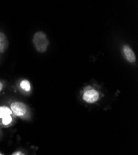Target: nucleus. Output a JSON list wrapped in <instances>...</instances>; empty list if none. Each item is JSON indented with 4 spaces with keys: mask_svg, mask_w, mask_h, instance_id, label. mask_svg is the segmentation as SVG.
Listing matches in <instances>:
<instances>
[{
    "mask_svg": "<svg viewBox=\"0 0 138 155\" xmlns=\"http://www.w3.org/2000/svg\"><path fill=\"white\" fill-rule=\"evenodd\" d=\"M32 42L35 49L40 53L45 52L49 45L47 36L42 31L37 32L34 34Z\"/></svg>",
    "mask_w": 138,
    "mask_h": 155,
    "instance_id": "f257e3e1",
    "label": "nucleus"
},
{
    "mask_svg": "<svg viewBox=\"0 0 138 155\" xmlns=\"http://www.w3.org/2000/svg\"><path fill=\"white\" fill-rule=\"evenodd\" d=\"M12 111L17 116H23L27 112V107L24 103L21 102H14L11 105Z\"/></svg>",
    "mask_w": 138,
    "mask_h": 155,
    "instance_id": "f03ea898",
    "label": "nucleus"
},
{
    "mask_svg": "<svg viewBox=\"0 0 138 155\" xmlns=\"http://www.w3.org/2000/svg\"><path fill=\"white\" fill-rule=\"evenodd\" d=\"M99 98V94L95 89L86 91L83 95V99L88 103H94Z\"/></svg>",
    "mask_w": 138,
    "mask_h": 155,
    "instance_id": "7ed1b4c3",
    "label": "nucleus"
},
{
    "mask_svg": "<svg viewBox=\"0 0 138 155\" xmlns=\"http://www.w3.org/2000/svg\"><path fill=\"white\" fill-rule=\"evenodd\" d=\"M123 52L127 60L131 63H134L136 61V55L133 50L128 45L123 47Z\"/></svg>",
    "mask_w": 138,
    "mask_h": 155,
    "instance_id": "20e7f679",
    "label": "nucleus"
},
{
    "mask_svg": "<svg viewBox=\"0 0 138 155\" xmlns=\"http://www.w3.org/2000/svg\"><path fill=\"white\" fill-rule=\"evenodd\" d=\"M8 44L7 36L3 32H0V53L5 52L8 47Z\"/></svg>",
    "mask_w": 138,
    "mask_h": 155,
    "instance_id": "39448f33",
    "label": "nucleus"
},
{
    "mask_svg": "<svg viewBox=\"0 0 138 155\" xmlns=\"http://www.w3.org/2000/svg\"><path fill=\"white\" fill-rule=\"evenodd\" d=\"M12 111L6 106H0V118L3 119L8 115H11Z\"/></svg>",
    "mask_w": 138,
    "mask_h": 155,
    "instance_id": "423d86ee",
    "label": "nucleus"
},
{
    "mask_svg": "<svg viewBox=\"0 0 138 155\" xmlns=\"http://www.w3.org/2000/svg\"><path fill=\"white\" fill-rule=\"evenodd\" d=\"M21 87L26 91H29L30 90V84L28 80H22L20 83Z\"/></svg>",
    "mask_w": 138,
    "mask_h": 155,
    "instance_id": "0eeeda50",
    "label": "nucleus"
},
{
    "mask_svg": "<svg viewBox=\"0 0 138 155\" xmlns=\"http://www.w3.org/2000/svg\"><path fill=\"white\" fill-rule=\"evenodd\" d=\"M2 119H3L2 120L3 124L5 125H9L12 122V117H11V115H8V116H6V117H4Z\"/></svg>",
    "mask_w": 138,
    "mask_h": 155,
    "instance_id": "6e6552de",
    "label": "nucleus"
},
{
    "mask_svg": "<svg viewBox=\"0 0 138 155\" xmlns=\"http://www.w3.org/2000/svg\"><path fill=\"white\" fill-rule=\"evenodd\" d=\"M22 153L21 151H16V152H14L13 154H12L11 155H21Z\"/></svg>",
    "mask_w": 138,
    "mask_h": 155,
    "instance_id": "1a4fd4ad",
    "label": "nucleus"
},
{
    "mask_svg": "<svg viewBox=\"0 0 138 155\" xmlns=\"http://www.w3.org/2000/svg\"><path fill=\"white\" fill-rule=\"evenodd\" d=\"M2 89H3V84L0 82V91H2Z\"/></svg>",
    "mask_w": 138,
    "mask_h": 155,
    "instance_id": "9d476101",
    "label": "nucleus"
},
{
    "mask_svg": "<svg viewBox=\"0 0 138 155\" xmlns=\"http://www.w3.org/2000/svg\"><path fill=\"white\" fill-rule=\"evenodd\" d=\"M21 155H25V154H22Z\"/></svg>",
    "mask_w": 138,
    "mask_h": 155,
    "instance_id": "9b49d317",
    "label": "nucleus"
},
{
    "mask_svg": "<svg viewBox=\"0 0 138 155\" xmlns=\"http://www.w3.org/2000/svg\"><path fill=\"white\" fill-rule=\"evenodd\" d=\"M0 155H3V154H0Z\"/></svg>",
    "mask_w": 138,
    "mask_h": 155,
    "instance_id": "f8f14e48",
    "label": "nucleus"
}]
</instances>
